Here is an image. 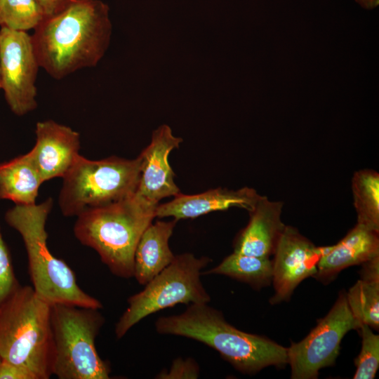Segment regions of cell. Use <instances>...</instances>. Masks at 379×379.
<instances>
[{"label":"cell","mask_w":379,"mask_h":379,"mask_svg":"<svg viewBox=\"0 0 379 379\" xmlns=\"http://www.w3.org/2000/svg\"><path fill=\"white\" fill-rule=\"evenodd\" d=\"M109 7L100 0H72L58 13L46 18L31 36L39 67L62 79L95 66L110 42Z\"/></svg>","instance_id":"1"},{"label":"cell","mask_w":379,"mask_h":379,"mask_svg":"<svg viewBox=\"0 0 379 379\" xmlns=\"http://www.w3.org/2000/svg\"><path fill=\"white\" fill-rule=\"evenodd\" d=\"M157 333L191 338L216 350L237 371L254 374L274 366L288 364L287 348L270 338L237 329L222 313L208 303L190 304L182 313L161 317Z\"/></svg>","instance_id":"2"},{"label":"cell","mask_w":379,"mask_h":379,"mask_svg":"<svg viewBox=\"0 0 379 379\" xmlns=\"http://www.w3.org/2000/svg\"><path fill=\"white\" fill-rule=\"evenodd\" d=\"M157 206L134 193L119 201L88 209L77 216L74 235L82 244L98 253L113 274L132 277L137 245L156 218Z\"/></svg>","instance_id":"3"},{"label":"cell","mask_w":379,"mask_h":379,"mask_svg":"<svg viewBox=\"0 0 379 379\" xmlns=\"http://www.w3.org/2000/svg\"><path fill=\"white\" fill-rule=\"evenodd\" d=\"M51 198L39 204L15 206L5 214L7 224L21 235L28 258L29 272L36 293L50 304H68L100 309L102 305L83 291L67 264L55 258L47 246L46 223Z\"/></svg>","instance_id":"4"},{"label":"cell","mask_w":379,"mask_h":379,"mask_svg":"<svg viewBox=\"0 0 379 379\" xmlns=\"http://www.w3.org/2000/svg\"><path fill=\"white\" fill-rule=\"evenodd\" d=\"M51 304L32 286H19L0 304V357L35 379L52 375Z\"/></svg>","instance_id":"5"},{"label":"cell","mask_w":379,"mask_h":379,"mask_svg":"<svg viewBox=\"0 0 379 379\" xmlns=\"http://www.w3.org/2000/svg\"><path fill=\"white\" fill-rule=\"evenodd\" d=\"M104 323L98 309L51 305L52 375L59 379L109 378L110 367L95 344Z\"/></svg>","instance_id":"6"},{"label":"cell","mask_w":379,"mask_h":379,"mask_svg":"<svg viewBox=\"0 0 379 379\" xmlns=\"http://www.w3.org/2000/svg\"><path fill=\"white\" fill-rule=\"evenodd\" d=\"M140 173V158L115 156L90 160L79 155L63 177L58 203L65 216L83 212L131 196Z\"/></svg>","instance_id":"7"},{"label":"cell","mask_w":379,"mask_h":379,"mask_svg":"<svg viewBox=\"0 0 379 379\" xmlns=\"http://www.w3.org/2000/svg\"><path fill=\"white\" fill-rule=\"evenodd\" d=\"M211 261L185 253L145 284V288L128 299V306L115 326L117 338L143 318L178 304L208 303L211 297L204 287L201 270Z\"/></svg>","instance_id":"8"},{"label":"cell","mask_w":379,"mask_h":379,"mask_svg":"<svg viewBox=\"0 0 379 379\" xmlns=\"http://www.w3.org/2000/svg\"><path fill=\"white\" fill-rule=\"evenodd\" d=\"M360 326L349 307L346 293L340 292L328 313L310 333L287 347L291 378H317L320 369L335 363L345 335Z\"/></svg>","instance_id":"9"},{"label":"cell","mask_w":379,"mask_h":379,"mask_svg":"<svg viewBox=\"0 0 379 379\" xmlns=\"http://www.w3.org/2000/svg\"><path fill=\"white\" fill-rule=\"evenodd\" d=\"M39 64L27 32L0 29L1 88L11 111L22 116L37 107Z\"/></svg>","instance_id":"10"},{"label":"cell","mask_w":379,"mask_h":379,"mask_svg":"<svg viewBox=\"0 0 379 379\" xmlns=\"http://www.w3.org/2000/svg\"><path fill=\"white\" fill-rule=\"evenodd\" d=\"M273 255L274 293L270 302L275 305L288 300L302 281L316 274L321 252L296 228L286 225Z\"/></svg>","instance_id":"11"},{"label":"cell","mask_w":379,"mask_h":379,"mask_svg":"<svg viewBox=\"0 0 379 379\" xmlns=\"http://www.w3.org/2000/svg\"><path fill=\"white\" fill-rule=\"evenodd\" d=\"M182 142L181 138L173 135L168 125L153 131L150 143L139 155L140 173L135 193L144 201L157 206L160 200L180 194L168 155Z\"/></svg>","instance_id":"12"},{"label":"cell","mask_w":379,"mask_h":379,"mask_svg":"<svg viewBox=\"0 0 379 379\" xmlns=\"http://www.w3.org/2000/svg\"><path fill=\"white\" fill-rule=\"evenodd\" d=\"M36 143L29 151L44 182L63 178L80 155L79 133L53 120L36 125Z\"/></svg>","instance_id":"13"},{"label":"cell","mask_w":379,"mask_h":379,"mask_svg":"<svg viewBox=\"0 0 379 379\" xmlns=\"http://www.w3.org/2000/svg\"><path fill=\"white\" fill-rule=\"evenodd\" d=\"M255 190L244 187L233 190L215 188L197 194H178L168 202L158 204L156 218H195L217 211L239 207L251 211L260 197Z\"/></svg>","instance_id":"14"},{"label":"cell","mask_w":379,"mask_h":379,"mask_svg":"<svg viewBox=\"0 0 379 379\" xmlns=\"http://www.w3.org/2000/svg\"><path fill=\"white\" fill-rule=\"evenodd\" d=\"M282 208L281 201L261 195L248 212V223L234 241V252L258 257L272 255L286 226L281 220Z\"/></svg>","instance_id":"15"},{"label":"cell","mask_w":379,"mask_h":379,"mask_svg":"<svg viewBox=\"0 0 379 379\" xmlns=\"http://www.w3.org/2000/svg\"><path fill=\"white\" fill-rule=\"evenodd\" d=\"M319 248L321 257L314 277L326 284L343 270L379 256V232L357 222L336 244Z\"/></svg>","instance_id":"16"},{"label":"cell","mask_w":379,"mask_h":379,"mask_svg":"<svg viewBox=\"0 0 379 379\" xmlns=\"http://www.w3.org/2000/svg\"><path fill=\"white\" fill-rule=\"evenodd\" d=\"M177 221L152 222L142 233L134 257L133 277L139 284H147L173 260L168 241Z\"/></svg>","instance_id":"17"},{"label":"cell","mask_w":379,"mask_h":379,"mask_svg":"<svg viewBox=\"0 0 379 379\" xmlns=\"http://www.w3.org/2000/svg\"><path fill=\"white\" fill-rule=\"evenodd\" d=\"M43 182L29 152L0 164V199H9L15 204H34Z\"/></svg>","instance_id":"18"},{"label":"cell","mask_w":379,"mask_h":379,"mask_svg":"<svg viewBox=\"0 0 379 379\" xmlns=\"http://www.w3.org/2000/svg\"><path fill=\"white\" fill-rule=\"evenodd\" d=\"M201 274L225 275L260 289L272 281V260L270 258L233 252L218 265L202 272Z\"/></svg>","instance_id":"19"},{"label":"cell","mask_w":379,"mask_h":379,"mask_svg":"<svg viewBox=\"0 0 379 379\" xmlns=\"http://www.w3.org/2000/svg\"><path fill=\"white\" fill-rule=\"evenodd\" d=\"M358 280L346 293L352 315L361 324L379 327V271L364 270Z\"/></svg>","instance_id":"20"},{"label":"cell","mask_w":379,"mask_h":379,"mask_svg":"<svg viewBox=\"0 0 379 379\" xmlns=\"http://www.w3.org/2000/svg\"><path fill=\"white\" fill-rule=\"evenodd\" d=\"M352 191L357 222L379 232V173L368 168L356 171Z\"/></svg>","instance_id":"21"},{"label":"cell","mask_w":379,"mask_h":379,"mask_svg":"<svg viewBox=\"0 0 379 379\" xmlns=\"http://www.w3.org/2000/svg\"><path fill=\"white\" fill-rule=\"evenodd\" d=\"M46 18L36 0H0V27L15 31L35 29Z\"/></svg>","instance_id":"22"},{"label":"cell","mask_w":379,"mask_h":379,"mask_svg":"<svg viewBox=\"0 0 379 379\" xmlns=\"http://www.w3.org/2000/svg\"><path fill=\"white\" fill-rule=\"evenodd\" d=\"M361 337V349L354 359L357 370L354 379H373L379 366V335L366 324L357 329Z\"/></svg>","instance_id":"23"},{"label":"cell","mask_w":379,"mask_h":379,"mask_svg":"<svg viewBox=\"0 0 379 379\" xmlns=\"http://www.w3.org/2000/svg\"><path fill=\"white\" fill-rule=\"evenodd\" d=\"M8 248L0 230V304L18 286Z\"/></svg>","instance_id":"24"},{"label":"cell","mask_w":379,"mask_h":379,"mask_svg":"<svg viewBox=\"0 0 379 379\" xmlns=\"http://www.w3.org/2000/svg\"><path fill=\"white\" fill-rule=\"evenodd\" d=\"M199 374V368L194 359L178 358L173 361L168 372H161L157 378H197Z\"/></svg>","instance_id":"25"},{"label":"cell","mask_w":379,"mask_h":379,"mask_svg":"<svg viewBox=\"0 0 379 379\" xmlns=\"http://www.w3.org/2000/svg\"><path fill=\"white\" fill-rule=\"evenodd\" d=\"M0 379H35L26 369L2 360L0 363Z\"/></svg>","instance_id":"26"},{"label":"cell","mask_w":379,"mask_h":379,"mask_svg":"<svg viewBox=\"0 0 379 379\" xmlns=\"http://www.w3.org/2000/svg\"><path fill=\"white\" fill-rule=\"evenodd\" d=\"M46 18L54 15L66 8L72 0H36Z\"/></svg>","instance_id":"27"},{"label":"cell","mask_w":379,"mask_h":379,"mask_svg":"<svg viewBox=\"0 0 379 379\" xmlns=\"http://www.w3.org/2000/svg\"><path fill=\"white\" fill-rule=\"evenodd\" d=\"M362 7L367 9H372L378 6L379 0H356Z\"/></svg>","instance_id":"28"},{"label":"cell","mask_w":379,"mask_h":379,"mask_svg":"<svg viewBox=\"0 0 379 379\" xmlns=\"http://www.w3.org/2000/svg\"><path fill=\"white\" fill-rule=\"evenodd\" d=\"M0 88H1V72H0Z\"/></svg>","instance_id":"29"},{"label":"cell","mask_w":379,"mask_h":379,"mask_svg":"<svg viewBox=\"0 0 379 379\" xmlns=\"http://www.w3.org/2000/svg\"><path fill=\"white\" fill-rule=\"evenodd\" d=\"M1 361H2V359H1V358L0 357V363L1 362Z\"/></svg>","instance_id":"30"}]
</instances>
